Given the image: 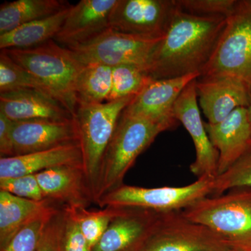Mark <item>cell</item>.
I'll return each instance as SVG.
<instances>
[{
  "label": "cell",
  "instance_id": "obj_3",
  "mask_svg": "<svg viewBox=\"0 0 251 251\" xmlns=\"http://www.w3.org/2000/svg\"><path fill=\"white\" fill-rule=\"evenodd\" d=\"M163 131L148 119L122 112L104 153L94 202L124 184V178L137 158Z\"/></svg>",
  "mask_w": 251,
  "mask_h": 251
},
{
  "label": "cell",
  "instance_id": "obj_36",
  "mask_svg": "<svg viewBox=\"0 0 251 251\" xmlns=\"http://www.w3.org/2000/svg\"><path fill=\"white\" fill-rule=\"evenodd\" d=\"M226 251H248L246 250V249H242V248L237 247H232L230 248V249H228V250Z\"/></svg>",
  "mask_w": 251,
  "mask_h": 251
},
{
  "label": "cell",
  "instance_id": "obj_29",
  "mask_svg": "<svg viewBox=\"0 0 251 251\" xmlns=\"http://www.w3.org/2000/svg\"><path fill=\"white\" fill-rule=\"evenodd\" d=\"M239 188H251V149L227 171L216 176L212 196Z\"/></svg>",
  "mask_w": 251,
  "mask_h": 251
},
{
  "label": "cell",
  "instance_id": "obj_30",
  "mask_svg": "<svg viewBox=\"0 0 251 251\" xmlns=\"http://www.w3.org/2000/svg\"><path fill=\"white\" fill-rule=\"evenodd\" d=\"M180 9L201 16L228 18L237 9V0H176Z\"/></svg>",
  "mask_w": 251,
  "mask_h": 251
},
{
  "label": "cell",
  "instance_id": "obj_11",
  "mask_svg": "<svg viewBox=\"0 0 251 251\" xmlns=\"http://www.w3.org/2000/svg\"><path fill=\"white\" fill-rule=\"evenodd\" d=\"M114 207L116 214L92 251H141L163 213L140 208Z\"/></svg>",
  "mask_w": 251,
  "mask_h": 251
},
{
  "label": "cell",
  "instance_id": "obj_2",
  "mask_svg": "<svg viewBox=\"0 0 251 251\" xmlns=\"http://www.w3.org/2000/svg\"><path fill=\"white\" fill-rule=\"evenodd\" d=\"M1 50L40 81L50 95L75 116L78 108L75 81L84 64L69 49L50 40L29 49Z\"/></svg>",
  "mask_w": 251,
  "mask_h": 251
},
{
  "label": "cell",
  "instance_id": "obj_1",
  "mask_svg": "<svg viewBox=\"0 0 251 251\" xmlns=\"http://www.w3.org/2000/svg\"><path fill=\"white\" fill-rule=\"evenodd\" d=\"M224 16H201L175 11L166 34L148 66L153 80L201 74L209 62L226 27Z\"/></svg>",
  "mask_w": 251,
  "mask_h": 251
},
{
  "label": "cell",
  "instance_id": "obj_18",
  "mask_svg": "<svg viewBox=\"0 0 251 251\" xmlns=\"http://www.w3.org/2000/svg\"><path fill=\"white\" fill-rule=\"evenodd\" d=\"M36 176L46 199L58 205L87 208L94 202L83 166L56 167Z\"/></svg>",
  "mask_w": 251,
  "mask_h": 251
},
{
  "label": "cell",
  "instance_id": "obj_14",
  "mask_svg": "<svg viewBox=\"0 0 251 251\" xmlns=\"http://www.w3.org/2000/svg\"><path fill=\"white\" fill-rule=\"evenodd\" d=\"M12 139L14 156L80 144L75 118L64 121L33 120L14 122Z\"/></svg>",
  "mask_w": 251,
  "mask_h": 251
},
{
  "label": "cell",
  "instance_id": "obj_19",
  "mask_svg": "<svg viewBox=\"0 0 251 251\" xmlns=\"http://www.w3.org/2000/svg\"><path fill=\"white\" fill-rule=\"evenodd\" d=\"M0 112L12 121L64 120L74 118L52 96L34 89H20L0 93Z\"/></svg>",
  "mask_w": 251,
  "mask_h": 251
},
{
  "label": "cell",
  "instance_id": "obj_27",
  "mask_svg": "<svg viewBox=\"0 0 251 251\" xmlns=\"http://www.w3.org/2000/svg\"><path fill=\"white\" fill-rule=\"evenodd\" d=\"M20 89H34L50 95L40 81L1 50L0 93Z\"/></svg>",
  "mask_w": 251,
  "mask_h": 251
},
{
  "label": "cell",
  "instance_id": "obj_33",
  "mask_svg": "<svg viewBox=\"0 0 251 251\" xmlns=\"http://www.w3.org/2000/svg\"><path fill=\"white\" fill-rule=\"evenodd\" d=\"M64 216V207H62L52 216L44 229L37 251H62Z\"/></svg>",
  "mask_w": 251,
  "mask_h": 251
},
{
  "label": "cell",
  "instance_id": "obj_24",
  "mask_svg": "<svg viewBox=\"0 0 251 251\" xmlns=\"http://www.w3.org/2000/svg\"><path fill=\"white\" fill-rule=\"evenodd\" d=\"M111 89L112 67L100 64H85L75 81L78 106L107 101Z\"/></svg>",
  "mask_w": 251,
  "mask_h": 251
},
{
  "label": "cell",
  "instance_id": "obj_9",
  "mask_svg": "<svg viewBox=\"0 0 251 251\" xmlns=\"http://www.w3.org/2000/svg\"><path fill=\"white\" fill-rule=\"evenodd\" d=\"M232 247L214 231L190 221L179 211L162 214L141 251H226Z\"/></svg>",
  "mask_w": 251,
  "mask_h": 251
},
{
  "label": "cell",
  "instance_id": "obj_32",
  "mask_svg": "<svg viewBox=\"0 0 251 251\" xmlns=\"http://www.w3.org/2000/svg\"><path fill=\"white\" fill-rule=\"evenodd\" d=\"M64 214L62 251H92V248L81 231L76 220L66 207H64Z\"/></svg>",
  "mask_w": 251,
  "mask_h": 251
},
{
  "label": "cell",
  "instance_id": "obj_25",
  "mask_svg": "<svg viewBox=\"0 0 251 251\" xmlns=\"http://www.w3.org/2000/svg\"><path fill=\"white\" fill-rule=\"evenodd\" d=\"M152 80L148 71L138 66L124 64L112 67V89L107 101L136 97Z\"/></svg>",
  "mask_w": 251,
  "mask_h": 251
},
{
  "label": "cell",
  "instance_id": "obj_23",
  "mask_svg": "<svg viewBox=\"0 0 251 251\" xmlns=\"http://www.w3.org/2000/svg\"><path fill=\"white\" fill-rule=\"evenodd\" d=\"M72 6L64 0H17L0 6V35Z\"/></svg>",
  "mask_w": 251,
  "mask_h": 251
},
{
  "label": "cell",
  "instance_id": "obj_8",
  "mask_svg": "<svg viewBox=\"0 0 251 251\" xmlns=\"http://www.w3.org/2000/svg\"><path fill=\"white\" fill-rule=\"evenodd\" d=\"M163 38L146 39L110 29L88 42L67 49L84 65L132 64L148 71L153 52Z\"/></svg>",
  "mask_w": 251,
  "mask_h": 251
},
{
  "label": "cell",
  "instance_id": "obj_4",
  "mask_svg": "<svg viewBox=\"0 0 251 251\" xmlns=\"http://www.w3.org/2000/svg\"><path fill=\"white\" fill-rule=\"evenodd\" d=\"M181 211L232 247H251V188H234L226 194L208 196Z\"/></svg>",
  "mask_w": 251,
  "mask_h": 251
},
{
  "label": "cell",
  "instance_id": "obj_34",
  "mask_svg": "<svg viewBox=\"0 0 251 251\" xmlns=\"http://www.w3.org/2000/svg\"><path fill=\"white\" fill-rule=\"evenodd\" d=\"M12 120L0 112V155L1 158L14 156Z\"/></svg>",
  "mask_w": 251,
  "mask_h": 251
},
{
  "label": "cell",
  "instance_id": "obj_6",
  "mask_svg": "<svg viewBox=\"0 0 251 251\" xmlns=\"http://www.w3.org/2000/svg\"><path fill=\"white\" fill-rule=\"evenodd\" d=\"M215 177L203 176L179 187L145 188L122 184L97 202L100 207L140 208L159 213L183 211L214 193Z\"/></svg>",
  "mask_w": 251,
  "mask_h": 251
},
{
  "label": "cell",
  "instance_id": "obj_22",
  "mask_svg": "<svg viewBox=\"0 0 251 251\" xmlns=\"http://www.w3.org/2000/svg\"><path fill=\"white\" fill-rule=\"evenodd\" d=\"M70 7L49 17L23 25L0 35V49H25L54 40L60 31Z\"/></svg>",
  "mask_w": 251,
  "mask_h": 251
},
{
  "label": "cell",
  "instance_id": "obj_5",
  "mask_svg": "<svg viewBox=\"0 0 251 251\" xmlns=\"http://www.w3.org/2000/svg\"><path fill=\"white\" fill-rule=\"evenodd\" d=\"M135 97L79 105L74 118L78 130L83 168L95 201L104 153L122 112Z\"/></svg>",
  "mask_w": 251,
  "mask_h": 251
},
{
  "label": "cell",
  "instance_id": "obj_20",
  "mask_svg": "<svg viewBox=\"0 0 251 251\" xmlns=\"http://www.w3.org/2000/svg\"><path fill=\"white\" fill-rule=\"evenodd\" d=\"M63 166H83L80 144L64 145L46 151L0 158V179L36 175Z\"/></svg>",
  "mask_w": 251,
  "mask_h": 251
},
{
  "label": "cell",
  "instance_id": "obj_37",
  "mask_svg": "<svg viewBox=\"0 0 251 251\" xmlns=\"http://www.w3.org/2000/svg\"><path fill=\"white\" fill-rule=\"evenodd\" d=\"M248 110H249V121H250L251 127V101L250 105H249V108H248Z\"/></svg>",
  "mask_w": 251,
  "mask_h": 251
},
{
  "label": "cell",
  "instance_id": "obj_12",
  "mask_svg": "<svg viewBox=\"0 0 251 251\" xmlns=\"http://www.w3.org/2000/svg\"><path fill=\"white\" fill-rule=\"evenodd\" d=\"M197 79L191 81L180 94L175 102L173 112L175 118L184 125L191 135L196 148V160L190 166L191 173L198 178L216 177L219 151L211 143L204 122L201 118L196 91Z\"/></svg>",
  "mask_w": 251,
  "mask_h": 251
},
{
  "label": "cell",
  "instance_id": "obj_31",
  "mask_svg": "<svg viewBox=\"0 0 251 251\" xmlns=\"http://www.w3.org/2000/svg\"><path fill=\"white\" fill-rule=\"evenodd\" d=\"M0 190L24 199L34 201L46 200L36 175L0 179Z\"/></svg>",
  "mask_w": 251,
  "mask_h": 251
},
{
  "label": "cell",
  "instance_id": "obj_16",
  "mask_svg": "<svg viewBox=\"0 0 251 251\" xmlns=\"http://www.w3.org/2000/svg\"><path fill=\"white\" fill-rule=\"evenodd\" d=\"M198 103L209 123L215 125L238 108H249L251 93L247 85L236 77H198L196 82Z\"/></svg>",
  "mask_w": 251,
  "mask_h": 251
},
{
  "label": "cell",
  "instance_id": "obj_26",
  "mask_svg": "<svg viewBox=\"0 0 251 251\" xmlns=\"http://www.w3.org/2000/svg\"><path fill=\"white\" fill-rule=\"evenodd\" d=\"M65 207L76 220L92 249L108 228L116 214V209L114 206H106L101 210L97 211H89L85 207Z\"/></svg>",
  "mask_w": 251,
  "mask_h": 251
},
{
  "label": "cell",
  "instance_id": "obj_21",
  "mask_svg": "<svg viewBox=\"0 0 251 251\" xmlns=\"http://www.w3.org/2000/svg\"><path fill=\"white\" fill-rule=\"evenodd\" d=\"M55 205L49 200L31 201L0 190V251L25 225Z\"/></svg>",
  "mask_w": 251,
  "mask_h": 251
},
{
  "label": "cell",
  "instance_id": "obj_15",
  "mask_svg": "<svg viewBox=\"0 0 251 251\" xmlns=\"http://www.w3.org/2000/svg\"><path fill=\"white\" fill-rule=\"evenodd\" d=\"M118 0H81L72 6L54 40L65 48L88 42L110 29V16Z\"/></svg>",
  "mask_w": 251,
  "mask_h": 251
},
{
  "label": "cell",
  "instance_id": "obj_35",
  "mask_svg": "<svg viewBox=\"0 0 251 251\" xmlns=\"http://www.w3.org/2000/svg\"><path fill=\"white\" fill-rule=\"evenodd\" d=\"M237 9L251 13V0L237 1Z\"/></svg>",
  "mask_w": 251,
  "mask_h": 251
},
{
  "label": "cell",
  "instance_id": "obj_13",
  "mask_svg": "<svg viewBox=\"0 0 251 251\" xmlns=\"http://www.w3.org/2000/svg\"><path fill=\"white\" fill-rule=\"evenodd\" d=\"M200 75L201 74H193L175 78L153 80L133 99L123 112L148 119L165 131L172 129L179 124L173 112L176 99L188 84Z\"/></svg>",
  "mask_w": 251,
  "mask_h": 251
},
{
  "label": "cell",
  "instance_id": "obj_17",
  "mask_svg": "<svg viewBox=\"0 0 251 251\" xmlns=\"http://www.w3.org/2000/svg\"><path fill=\"white\" fill-rule=\"evenodd\" d=\"M213 146L219 151L218 174L227 171L251 149V127L248 108H238L219 123L204 122Z\"/></svg>",
  "mask_w": 251,
  "mask_h": 251
},
{
  "label": "cell",
  "instance_id": "obj_28",
  "mask_svg": "<svg viewBox=\"0 0 251 251\" xmlns=\"http://www.w3.org/2000/svg\"><path fill=\"white\" fill-rule=\"evenodd\" d=\"M62 207L59 205L43 213L23 227L0 251H37L46 226L52 216Z\"/></svg>",
  "mask_w": 251,
  "mask_h": 251
},
{
  "label": "cell",
  "instance_id": "obj_7",
  "mask_svg": "<svg viewBox=\"0 0 251 251\" xmlns=\"http://www.w3.org/2000/svg\"><path fill=\"white\" fill-rule=\"evenodd\" d=\"M230 76L244 82L251 93V13L236 9L227 18L209 62L199 77Z\"/></svg>",
  "mask_w": 251,
  "mask_h": 251
},
{
  "label": "cell",
  "instance_id": "obj_10",
  "mask_svg": "<svg viewBox=\"0 0 251 251\" xmlns=\"http://www.w3.org/2000/svg\"><path fill=\"white\" fill-rule=\"evenodd\" d=\"M177 7L176 0H118L110 14V29L138 37L161 39Z\"/></svg>",
  "mask_w": 251,
  "mask_h": 251
},
{
  "label": "cell",
  "instance_id": "obj_38",
  "mask_svg": "<svg viewBox=\"0 0 251 251\" xmlns=\"http://www.w3.org/2000/svg\"><path fill=\"white\" fill-rule=\"evenodd\" d=\"M242 248V249H246V250H247L248 251H251V247H240Z\"/></svg>",
  "mask_w": 251,
  "mask_h": 251
}]
</instances>
